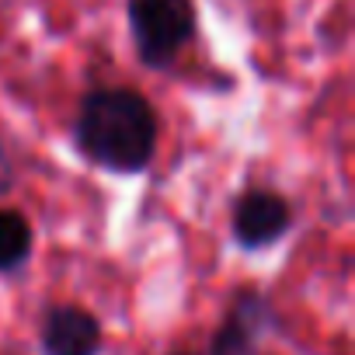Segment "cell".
<instances>
[{"label":"cell","mask_w":355,"mask_h":355,"mask_svg":"<svg viewBox=\"0 0 355 355\" xmlns=\"http://www.w3.org/2000/svg\"><path fill=\"white\" fill-rule=\"evenodd\" d=\"M73 136L91 164L119 174H136L157 150V115L143 94L125 87H101L80 101Z\"/></svg>","instance_id":"obj_1"},{"label":"cell","mask_w":355,"mask_h":355,"mask_svg":"<svg viewBox=\"0 0 355 355\" xmlns=\"http://www.w3.org/2000/svg\"><path fill=\"white\" fill-rule=\"evenodd\" d=\"M129 25L146 67H167L196 35L192 0H129Z\"/></svg>","instance_id":"obj_2"},{"label":"cell","mask_w":355,"mask_h":355,"mask_svg":"<svg viewBox=\"0 0 355 355\" xmlns=\"http://www.w3.org/2000/svg\"><path fill=\"white\" fill-rule=\"evenodd\" d=\"M272 324H275L272 303L258 289H241L234 296L227 317L213 331V341H209L206 355H254L258 341L272 331Z\"/></svg>","instance_id":"obj_3"},{"label":"cell","mask_w":355,"mask_h":355,"mask_svg":"<svg viewBox=\"0 0 355 355\" xmlns=\"http://www.w3.org/2000/svg\"><path fill=\"white\" fill-rule=\"evenodd\" d=\"M289 227H293L289 202L282 196L268 192V189H251L234 206V237L248 251H258V248L275 244Z\"/></svg>","instance_id":"obj_4"},{"label":"cell","mask_w":355,"mask_h":355,"mask_svg":"<svg viewBox=\"0 0 355 355\" xmlns=\"http://www.w3.org/2000/svg\"><path fill=\"white\" fill-rule=\"evenodd\" d=\"M39 341L46 355H101L105 331L91 310L77 303H60L46 310Z\"/></svg>","instance_id":"obj_5"},{"label":"cell","mask_w":355,"mask_h":355,"mask_svg":"<svg viewBox=\"0 0 355 355\" xmlns=\"http://www.w3.org/2000/svg\"><path fill=\"white\" fill-rule=\"evenodd\" d=\"M32 254V227L21 213L0 209V272H15Z\"/></svg>","instance_id":"obj_6"},{"label":"cell","mask_w":355,"mask_h":355,"mask_svg":"<svg viewBox=\"0 0 355 355\" xmlns=\"http://www.w3.org/2000/svg\"><path fill=\"white\" fill-rule=\"evenodd\" d=\"M171 355H199V352H171Z\"/></svg>","instance_id":"obj_7"}]
</instances>
